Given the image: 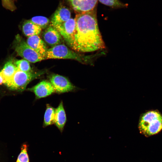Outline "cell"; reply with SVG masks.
Listing matches in <instances>:
<instances>
[{
    "label": "cell",
    "instance_id": "obj_5",
    "mask_svg": "<svg viewBox=\"0 0 162 162\" xmlns=\"http://www.w3.org/2000/svg\"><path fill=\"white\" fill-rule=\"evenodd\" d=\"M14 47L17 54L29 62L36 63L44 59L33 49L28 46L19 34L15 37Z\"/></svg>",
    "mask_w": 162,
    "mask_h": 162
},
{
    "label": "cell",
    "instance_id": "obj_2",
    "mask_svg": "<svg viewBox=\"0 0 162 162\" xmlns=\"http://www.w3.org/2000/svg\"><path fill=\"white\" fill-rule=\"evenodd\" d=\"M138 127L140 133L146 137L159 133L162 130V114L157 110L142 114L140 117Z\"/></svg>",
    "mask_w": 162,
    "mask_h": 162
},
{
    "label": "cell",
    "instance_id": "obj_9",
    "mask_svg": "<svg viewBox=\"0 0 162 162\" xmlns=\"http://www.w3.org/2000/svg\"><path fill=\"white\" fill-rule=\"evenodd\" d=\"M43 37L46 43L52 47L61 44L62 42L60 33L51 24L44 32Z\"/></svg>",
    "mask_w": 162,
    "mask_h": 162
},
{
    "label": "cell",
    "instance_id": "obj_7",
    "mask_svg": "<svg viewBox=\"0 0 162 162\" xmlns=\"http://www.w3.org/2000/svg\"><path fill=\"white\" fill-rule=\"evenodd\" d=\"M27 90L33 92L36 99L46 97L55 92L50 82L46 80L41 81Z\"/></svg>",
    "mask_w": 162,
    "mask_h": 162
},
{
    "label": "cell",
    "instance_id": "obj_19",
    "mask_svg": "<svg viewBox=\"0 0 162 162\" xmlns=\"http://www.w3.org/2000/svg\"><path fill=\"white\" fill-rule=\"evenodd\" d=\"M102 4L113 8H122L127 6L119 0H98Z\"/></svg>",
    "mask_w": 162,
    "mask_h": 162
},
{
    "label": "cell",
    "instance_id": "obj_18",
    "mask_svg": "<svg viewBox=\"0 0 162 162\" xmlns=\"http://www.w3.org/2000/svg\"><path fill=\"white\" fill-rule=\"evenodd\" d=\"M14 63L20 71L25 72L32 71L29 62L26 59L17 60Z\"/></svg>",
    "mask_w": 162,
    "mask_h": 162
},
{
    "label": "cell",
    "instance_id": "obj_13",
    "mask_svg": "<svg viewBox=\"0 0 162 162\" xmlns=\"http://www.w3.org/2000/svg\"><path fill=\"white\" fill-rule=\"evenodd\" d=\"M66 120L65 112L62 101L55 109L54 118V124L61 132L63 130Z\"/></svg>",
    "mask_w": 162,
    "mask_h": 162
},
{
    "label": "cell",
    "instance_id": "obj_1",
    "mask_svg": "<svg viewBox=\"0 0 162 162\" xmlns=\"http://www.w3.org/2000/svg\"><path fill=\"white\" fill-rule=\"evenodd\" d=\"M74 19L75 27L70 47L76 51L98 56L105 46L99 29L96 10L77 13Z\"/></svg>",
    "mask_w": 162,
    "mask_h": 162
},
{
    "label": "cell",
    "instance_id": "obj_14",
    "mask_svg": "<svg viewBox=\"0 0 162 162\" xmlns=\"http://www.w3.org/2000/svg\"><path fill=\"white\" fill-rule=\"evenodd\" d=\"M18 69L12 61L7 62L0 71L4 81V84L12 78Z\"/></svg>",
    "mask_w": 162,
    "mask_h": 162
},
{
    "label": "cell",
    "instance_id": "obj_6",
    "mask_svg": "<svg viewBox=\"0 0 162 162\" xmlns=\"http://www.w3.org/2000/svg\"><path fill=\"white\" fill-rule=\"evenodd\" d=\"M49 79L55 92L58 93L72 92L76 88L68 79L62 75L52 74L50 76Z\"/></svg>",
    "mask_w": 162,
    "mask_h": 162
},
{
    "label": "cell",
    "instance_id": "obj_17",
    "mask_svg": "<svg viewBox=\"0 0 162 162\" xmlns=\"http://www.w3.org/2000/svg\"><path fill=\"white\" fill-rule=\"evenodd\" d=\"M33 23L44 29L48 27L50 22L47 17L42 16H37L32 17L30 20Z\"/></svg>",
    "mask_w": 162,
    "mask_h": 162
},
{
    "label": "cell",
    "instance_id": "obj_21",
    "mask_svg": "<svg viewBox=\"0 0 162 162\" xmlns=\"http://www.w3.org/2000/svg\"><path fill=\"white\" fill-rule=\"evenodd\" d=\"M4 81L3 77L0 73V85H2L3 84H4Z\"/></svg>",
    "mask_w": 162,
    "mask_h": 162
},
{
    "label": "cell",
    "instance_id": "obj_12",
    "mask_svg": "<svg viewBox=\"0 0 162 162\" xmlns=\"http://www.w3.org/2000/svg\"><path fill=\"white\" fill-rule=\"evenodd\" d=\"M71 13L67 8L58 7L53 14L51 20V24L54 26L60 25L70 18Z\"/></svg>",
    "mask_w": 162,
    "mask_h": 162
},
{
    "label": "cell",
    "instance_id": "obj_16",
    "mask_svg": "<svg viewBox=\"0 0 162 162\" xmlns=\"http://www.w3.org/2000/svg\"><path fill=\"white\" fill-rule=\"evenodd\" d=\"M55 112V109L49 104L46 105L44 117V127L54 124Z\"/></svg>",
    "mask_w": 162,
    "mask_h": 162
},
{
    "label": "cell",
    "instance_id": "obj_11",
    "mask_svg": "<svg viewBox=\"0 0 162 162\" xmlns=\"http://www.w3.org/2000/svg\"><path fill=\"white\" fill-rule=\"evenodd\" d=\"M27 44L45 59L48 49L46 43L38 35L28 37L26 42Z\"/></svg>",
    "mask_w": 162,
    "mask_h": 162
},
{
    "label": "cell",
    "instance_id": "obj_22",
    "mask_svg": "<svg viewBox=\"0 0 162 162\" xmlns=\"http://www.w3.org/2000/svg\"><path fill=\"white\" fill-rule=\"evenodd\" d=\"M4 0L5 1L7 2V1H9V0Z\"/></svg>",
    "mask_w": 162,
    "mask_h": 162
},
{
    "label": "cell",
    "instance_id": "obj_20",
    "mask_svg": "<svg viewBox=\"0 0 162 162\" xmlns=\"http://www.w3.org/2000/svg\"><path fill=\"white\" fill-rule=\"evenodd\" d=\"M16 162H29L28 156L27 152V146L26 144L22 145L21 152L19 154Z\"/></svg>",
    "mask_w": 162,
    "mask_h": 162
},
{
    "label": "cell",
    "instance_id": "obj_8",
    "mask_svg": "<svg viewBox=\"0 0 162 162\" xmlns=\"http://www.w3.org/2000/svg\"><path fill=\"white\" fill-rule=\"evenodd\" d=\"M75 25V19L70 18L62 24L54 26L59 32L62 37L70 46L71 44Z\"/></svg>",
    "mask_w": 162,
    "mask_h": 162
},
{
    "label": "cell",
    "instance_id": "obj_4",
    "mask_svg": "<svg viewBox=\"0 0 162 162\" xmlns=\"http://www.w3.org/2000/svg\"><path fill=\"white\" fill-rule=\"evenodd\" d=\"M46 70L38 72H23L17 69L12 78L5 85L10 90L22 92L32 80L46 73Z\"/></svg>",
    "mask_w": 162,
    "mask_h": 162
},
{
    "label": "cell",
    "instance_id": "obj_10",
    "mask_svg": "<svg viewBox=\"0 0 162 162\" xmlns=\"http://www.w3.org/2000/svg\"><path fill=\"white\" fill-rule=\"evenodd\" d=\"M73 9L78 13L87 12L95 8L98 0H68Z\"/></svg>",
    "mask_w": 162,
    "mask_h": 162
},
{
    "label": "cell",
    "instance_id": "obj_3",
    "mask_svg": "<svg viewBox=\"0 0 162 162\" xmlns=\"http://www.w3.org/2000/svg\"><path fill=\"white\" fill-rule=\"evenodd\" d=\"M51 58L74 59L83 64L91 61L88 56L78 54L63 44H60L48 49L45 59Z\"/></svg>",
    "mask_w": 162,
    "mask_h": 162
},
{
    "label": "cell",
    "instance_id": "obj_15",
    "mask_svg": "<svg viewBox=\"0 0 162 162\" xmlns=\"http://www.w3.org/2000/svg\"><path fill=\"white\" fill-rule=\"evenodd\" d=\"M42 29L30 20L26 21L22 26V30L24 35L28 37L39 34Z\"/></svg>",
    "mask_w": 162,
    "mask_h": 162
}]
</instances>
